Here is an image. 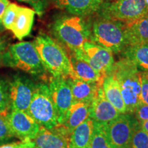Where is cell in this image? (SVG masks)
I'll list each match as a JSON object with an SVG mask.
<instances>
[{
  "label": "cell",
  "mask_w": 148,
  "mask_h": 148,
  "mask_svg": "<svg viewBox=\"0 0 148 148\" xmlns=\"http://www.w3.org/2000/svg\"><path fill=\"white\" fill-rule=\"evenodd\" d=\"M90 16L62 14L51 23V34L70 53H82L84 42L89 39Z\"/></svg>",
  "instance_id": "cell-1"
},
{
  "label": "cell",
  "mask_w": 148,
  "mask_h": 148,
  "mask_svg": "<svg viewBox=\"0 0 148 148\" xmlns=\"http://www.w3.org/2000/svg\"><path fill=\"white\" fill-rule=\"evenodd\" d=\"M33 43L42 65L52 77H75L69 56L60 44L45 34L38 35Z\"/></svg>",
  "instance_id": "cell-2"
},
{
  "label": "cell",
  "mask_w": 148,
  "mask_h": 148,
  "mask_svg": "<svg viewBox=\"0 0 148 148\" xmlns=\"http://www.w3.org/2000/svg\"><path fill=\"white\" fill-rule=\"evenodd\" d=\"M111 73L119 83L127 113L133 114L140 103V71L134 62L122 58L114 62Z\"/></svg>",
  "instance_id": "cell-3"
},
{
  "label": "cell",
  "mask_w": 148,
  "mask_h": 148,
  "mask_svg": "<svg viewBox=\"0 0 148 148\" xmlns=\"http://www.w3.org/2000/svg\"><path fill=\"white\" fill-rule=\"evenodd\" d=\"M125 23L95 16H90L88 40L106 48L112 53H121L125 47Z\"/></svg>",
  "instance_id": "cell-4"
},
{
  "label": "cell",
  "mask_w": 148,
  "mask_h": 148,
  "mask_svg": "<svg viewBox=\"0 0 148 148\" xmlns=\"http://www.w3.org/2000/svg\"><path fill=\"white\" fill-rule=\"evenodd\" d=\"M1 61L5 66L22 70L34 76H42L45 69L32 42H21L8 47Z\"/></svg>",
  "instance_id": "cell-5"
},
{
  "label": "cell",
  "mask_w": 148,
  "mask_h": 148,
  "mask_svg": "<svg viewBox=\"0 0 148 148\" xmlns=\"http://www.w3.org/2000/svg\"><path fill=\"white\" fill-rule=\"evenodd\" d=\"M26 113L40 126L52 130L58 125V114L48 85L38 83L35 88Z\"/></svg>",
  "instance_id": "cell-6"
},
{
  "label": "cell",
  "mask_w": 148,
  "mask_h": 148,
  "mask_svg": "<svg viewBox=\"0 0 148 148\" xmlns=\"http://www.w3.org/2000/svg\"><path fill=\"white\" fill-rule=\"evenodd\" d=\"M148 13L145 0L104 1L95 16L130 23L137 21Z\"/></svg>",
  "instance_id": "cell-7"
},
{
  "label": "cell",
  "mask_w": 148,
  "mask_h": 148,
  "mask_svg": "<svg viewBox=\"0 0 148 148\" xmlns=\"http://www.w3.org/2000/svg\"><path fill=\"white\" fill-rule=\"evenodd\" d=\"M138 121L132 114H121L103 124L109 143L112 148H131V142L135 125Z\"/></svg>",
  "instance_id": "cell-8"
},
{
  "label": "cell",
  "mask_w": 148,
  "mask_h": 148,
  "mask_svg": "<svg viewBox=\"0 0 148 148\" xmlns=\"http://www.w3.org/2000/svg\"><path fill=\"white\" fill-rule=\"evenodd\" d=\"M73 55L86 60L103 79L111 73L115 62L111 51L89 40L84 42L83 52Z\"/></svg>",
  "instance_id": "cell-9"
},
{
  "label": "cell",
  "mask_w": 148,
  "mask_h": 148,
  "mask_svg": "<svg viewBox=\"0 0 148 148\" xmlns=\"http://www.w3.org/2000/svg\"><path fill=\"white\" fill-rule=\"evenodd\" d=\"M34 82L25 75H14L8 82V95L10 109L26 112L34 92Z\"/></svg>",
  "instance_id": "cell-10"
},
{
  "label": "cell",
  "mask_w": 148,
  "mask_h": 148,
  "mask_svg": "<svg viewBox=\"0 0 148 148\" xmlns=\"http://www.w3.org/2000/svg\"><path fill=\"white\" fill-rule=\"evenodd\" d=\"M48 86L58 114V124H62L73 101L71 87L66 78L62 77H51Z\"/></svg>",
  "instance_id": "cell-11"
},
{
  "label": "cell",
  "mask_w": 148,
  "mask_h": 148,
  "mask_svg": "<svg viewBox=\"0 0 148 148\" xmlns=\"http://www.w3.org/2000/svg\"><path fill=\"white\" fill-rule=\"evenodd\" d=\"M5 116L15 137L21 140H32L39 130L40 125L23 111L11 109Z\"/></svg>",
  "instance_id": "cell-12"
},
{
  "label": "cell",
  "mask_w": 148,
  "mask_h": 148,
  "mask_svg": "<svg viewBox=\"0 0 148 148\" xmlns=\"http://www.w3.org/2000/svg\"><path fill=\"white\" fill-rule=\"evenodd\" d=\"M121 113L112 106L103 94L102 87L98 89L96 97L90 106L89 118L94 122L106 124L117 118Z\"/></svg>",
  "instance_id": "cell-13"
},
{
  "label": "cell",
  "mask_w": 148,
  "mask_h": 148,
  "mask_svg": "<svg viewBox=\"0 0 148 148\" xmlns=\"http://www.w3.org/2000/svg\"><path fill=\"white\" fill-rule=\"evenodd\" d=\"M57 7L69 14L88 16L97 12L103 0H52Z\"/></svg>",
  "instance_id": "cell-14"
},
{
  "label": "cell",
  "mask_w": 148,
  "mask_h": 148,
  "mask_svg": "<svg viewBox=\"0 0 148 148\" xmlns=\"http://www.w3.org/2000/svg\"><path fill=\"white\" fill-rule=\"evenodd\" d=\"M71 89L73 101L91 104L101 84L98 82H87L76 77L66 78Z\"/></svg>",
  "instance_id": "cell-15"
},
{
  "label": "cell",
  "mask_w": 148,
  "mask_h": 148,
  "mask_svg": "<svg viewBox=\"0 0 148 148\" xmlns=\"http://www.w3.org/2000/svg\"><path fill=\"white\" fill-rule=\"evenodd\" d=\"M32 141L35 148H68L69 138L54 129L47 130L40 126Z\"/></svg>",
  "instance_id": "cell-16"
},
{
  "label": "cell",
  "mask_w": 148,
  "mask_h": 148,
  "mask_svg": "<svg viewBox=\"0 0 148 148\" xmlns=\"http://www.w3.org/2000/svg\"><path fill=\"white\" fill-rule=\"evenodd\" d=\"M125 46L148 42V13L132 23H125Z\"/></svg>",
  "instance_id": "cell-17"
},
{
  "label": "cell",
  "mask_w": 148,
  "mask_h": 148,
  "mask_svg": "<svg viewBox=\"0 0 148 148\" xmlns=\"http://www.w3.org/2000/svg\"><path fill=\"white\" fill-rule=\"evenodd\" d=\"M102 90L105 97L121 114L127 113L119 83L112 73L108 74L103 79Z\"/></svg>",
  "instance_id": "cell-18"
},
{
  "label": "cell",
  "mask_w": 148,
  "mask_h": 148,
  "mask_svg": "<svg viewBox=\"0 0 148 148\" xmlns=\"http://www.w3.org/2000/svg\"><path fill=\"white\" fill-rule=\"evenodd\" d=\"M90 104L73 101L66 114L62 125L70 134L73 130L89 118Z\"/></svg>",
  "instance_id": "cell-19"
},
{
  "label": "cell",
  "mask_w": 148,
  "mask_h": 148,
  "mask_svg": "<svg viewBox=\"0 0 148 148\" xmlns=\"http://www.w3.org/2000/svg\"><path fill=\"white\" fill-rule=\"evenodd\" d=\"M35 11L26 7L19 6L15 21L10 30L18 40L28 36L34 23Z\"/></svg>",
  "instance_id": "cell-20"
},
{
  "label": "cell",
  "mask_w": 148,
  "mask_h": 148,
  "mask_svg": "<svg viewBox=\"0 0 148 148\" xmlns=\"http://www.w3.org/2000/svg\"><path fill=\"white\" fill-rule=\"evenodd\" d=\"M94 123L90 118L73 130L68 141V148H90Z\"/></svg>",
  "instance_id": "cell-21"
},
{
  "label": "cell",
  "mask_w": 148,
  "mask_h": 148,
  "mask_svg": "<svg viewBox=\"0 0 148 148\" xmlns=\"http://www.w3.org/2000/svg\"><path fill=\"white\" fill-rule=\"evenodd\" d=\"M69 56L75 77L84 82H98L102 85L103 79L86 60L73 54Z\"/></svg>",
  "instance_id": "cell-22"
},
{
  "label": "cell",
  "mask_w": 148,
  "mask_h": 148,
  "mask_svg": "<svg viewBox=\"0 0 148 148\" xmlns=\"http://www.w3.org/2000/svg\"><path fill=\"white\" fill-rule=\"evenodd\" d=\"M121 53L134 62L140 71H148V42L126 45Z\"/></svg>",
  "instance_id": "cell-23"
},
{
  "label": "cell",
  "mask_w": 148,
  "mask_h": 148,
  "mask_svg": "<svg viewBox=\"0 0 148 148\" xmlns=\"http://www.w3.org/2000/svg\"><path fill=\"white\" fill-rule=\"evenodd\" d=\"M90 148H112L109 143L103 124L94 122Z\"/></svg>",
  "instance_id": "cell-24"
},
{
  "label": "cell",
  "mask_w": 148,
  "mask_h": 148,
  "mask_svg": "<svg viewBox=\"0 0 148 148\" xmlns=\"http://www.w3.org/2000/svg\"><path fill=\"white\" fill-rule=\"evenodd\" d=\"M131 148H148V133L140 127L138 121L133 132Z\"/></svg>",
  "instance_id": "cell-25"
},
{
  "label": "cell",
  "mask_w": 148,
  "mask_h": 148,
  "mask_svg": "<svg viewBox=\"0 0 148 148\" xmlns=\"http://www.w3.org/2000/svg\"><path fill=\"white\" fill-rule=\"evenodd\" d=\"M0 114V145L15 137L6 119V114Z\"/></svg>",
  "instance_id": "cell-26"
},
{
  "label": "cell",
  "mask_w": 148,
  "mask_h": 148,
  "mask_svg": "<svg viewBox=\"0 0 148 148\" xmlns=\"http://www.w3.org/2000/svg\"><path fill=\"white\" fill-rule=\"evenodd\" d=\"M18 7L19 5H16V3H10V4L5 9L2 19V23L4 28L9 30H10L12 28L14 22L15 21L16 14H17Z\"/></svg>",
  "instance_id": "cell-27"
},
{
  "label": "cell",
  "mask_w": 148,
  "mask_h": 148,
  "mask_svg": "<svg viewBox=\"0 0 148 148\" xmlns=\"http://www.w3.org/2000/svg\"><path fill=\"white\" fill-rule=\"evenodd\" d=\"M10 109L8 95V83L0 78V114L8 112Z\"/></svg>",
  "instance_id": "cell-28"
},
{
  "label": "cell",
  "mask_w": 148,
  "mask_h": 148,
  "mask_svg": "<svg viewBox=\"0 0 148 148\" xmlns=\"http://www.w3.org/2000/svg\"><path fill=\"white\" fill-rule=\"evenodd\" d=\"M18 1L30 5L34 9L35 12L40 16H42L45 13L49 3V0H18Z\"/></svg>",
  "instance_id": "cell-29"
},
{
  "label": "cell",
  "mask_w": 148,
  "mask_h": 148,
  "mask_svg": "<svg viewBox=\"0 0 148 148\" xmlns=\"http://www.w3.org/2000/svg\"><path fill=\"white\" fill-rule=\"evenodd\" d=\"M140 103L148 105V71H140Z\"/></svg>",
  "instance_id": "cell-30"
},
{
  "label": "cell",
  "mask_w": 148,
  "mask_h": 148,
  "mask_svg": "<svg viewBox=\"0 0 148 148\" xmlns=\"http://www.w3.org/2000/svg\"><path fill=\"white\" fill-rule=\"evenodd\" d=\"M135 118L138 122L148 120V105L140 103L134 111Z\"/></svg>",
  "instance_id": "cell-31"
},
{
  "label": "cell",
  "mask_w": 148,
  "mask_h": 148,
  "mask_svg": "<svg viewBox=\"0 0 148 148\" xmlns=\"http://www.w3.org/2000/svg\"><path fill=\"white\" fill-rule=\"evenodd\" d=\"M0 148H34V144L32 140H25L18 143L3 144L0 145Z\"/></svg>",
  "instance_id": "cell-32"
},
{
  "label": "cell",
  "mask_w": 148,
  "mask_h": 148,
  "mask_svg": "<svg viewBox=\"0 0 148 148\" xmlns=\"http://www.w3.org/2000/svg\"><path fill=\"white\" fill-rule=\"evenodd\" d=\"M9 4H10V2H9L8 0H0V32L3 31L4 29L2 23L3 16L5 9Z\"/></svg>",
  "instance_id": "cell-33"
},
{
  "label": "cell",
  "mask_w": 148,
  "mask_h": 148,
  "mask_svg": "<svg viewBox=\"0 0 148 148\" xmlns=\"http://www.w3.org/2000/svg\"><path fill=\"white\" fill-rule=\"evenodd\" d=\"M7 45H8V41H7L6 38L4 36L0 35V61H1L3 56L7 48Z\"/></svg>",
  "instance_id": "cell-34"
},
{
  "label": "cell",
  "mask_w": 148,
  "mask_h": 148,
  "mask_svg": "<svg viewBox=\"0 0 148 148\" xmlns=\"http://www.w3.org/2000/svg\"><path fill=\"white\" fill-rule=\"evenodd\" d=\"M139 124L140 125V127H141L145 132H147L148 133V120L145 121H140L139 122Z\"/></svg>",
  "instance_id": "cell-35"
},
{
  "label": "cell",
  "mask_w": 148,
  "mask_h": 148,
  "mask_svg": "<svg viewBox=\"0 0 148 148\" xmlns=\"http://www.w3.org/2000/svg\"><path fill=\"white\" fill-rule=\"evenodd\" d=\"M145 3H146V5H147V7L148 8V0H145Z\"/></svg>",
  "instance_id": "cell-36"
},
{
  "label": "cell",
  "mask_w": 148,
  "mask_h": 148,
  "mask_svg": "<svg viewBox=\"0 0 148 148\" xmlns=\"http://www.w3.org/2000/svg\"><path fill=\"white\" fill-rule=\"evenodd\" d=\"M103 1H110V0H103Z\"/></svg>",
  "instance_id": "cell-37"
},
{
  "label": "cell",
  "mask_w": 148,
  "mask_h": 148,
  "mask_svg": "<svg viewBox=\"0 0 148 148\" xmlns=\"http://www.w3.org/2000/svg\"><path fill=\"white\" fill-rule=\"evenodd\" d=\"M34 148H35V147H34Z\"/></svg>",
  "instance_id": "cell-38"
}]
</instances>
